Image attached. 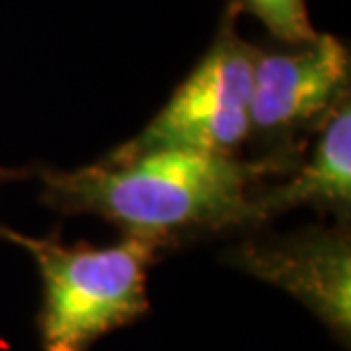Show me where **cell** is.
<instances>
[{"label":"cell","mask_w":351,"mask_h":351,"mask_svg":"<svg viewBox=\"0 0 351 351\" xmlns=\"http://www.w3.org/2000/svg\"><path fill=\"white\" fill-rule=\"evenodd\" d=\"M290 171L269 158L149 151L34 176L51 210L101 217L123 235L156 240L167 249L199 235L254 230L251 196Z\"/></svg>","instance_id":"cell-1"},{"label":"cell","mask_w":351,"mask_h":351,"mask_svg":"<svg viewBox=\"0 0 351 351\" xmlns=\"http://www.w3.org/2000/svg\"><path fill=\"white\" fill-rule=\"evenodd\" d=\"M0 237L27 251L39 269L37 326L44 351H89L103 335L149 311V269L165 251L156 240L123 235L112 247H69L5 223Z\"/></svg>","instance_id":"cell-2"},{"label":"cell","mask_w":351,"mask_h":351,"mask_svg":"<svg viewBox=\"0 0 351 351\" xmlns=\"http://www.w3.org/2000/svg\"><path fill=\"white\" fill-rule=\"evenodd\" d=\"M240 10L228 3L213 44L156 117L108 153L130 158L149 151L240 156L249 142V101L256 48L237 30Z\"/></svg>","instance_id":"cell-3"},{"label":"cell","mask_w":351,"mask_h":351,"mask_svg":"<svg viewBox=\"0 0 351 351\" xmlns=\"http://www.w3.org/2000/svg\"><path fill=\"white\" fill-rule=\"evenodd\" d=\"M351 96V53L335 34L301 46L256 48L249 142L256 158L297 167L326 117Z\"/></svg>","instance_id":"cell-4"},{"label":"cell","mask_w":351,"mask_h":351,"mask_svg":"<svg viewBox=\"0 0 351 351\" xmlns=\"http://www.w3.org/2000/svg\"><path fill=\"white\" fill-rule=\"evenodd\" d=\"M223 263L287 292L340 345H351L349 223H315L280 235H247L223 254Z\"/></svg>","instance_id":"cell-5"},{"label":"cell","mask_w":351,"mask_h":351,"mask_svg":"<svg viewBox=\"0 0 351 351\" xmlns=\"http://www.w3.org/2000/svg\"><path fill=\"white\" fill-rule=\"evenodd\" d=\"M299 208L317 210L335 223L351 219V96L315 132L311 151L285 180L261 185L251 196L254 230Z\"/></svg>","instance_id":"cell-6"},{"label":"cell","mask_w":351,"mask_h":351,"mask_svg":"<svg viewBox=\"0 0 351 351\" xmlns=\"http://www.w3.org/2000/svg\"><path fill=\"white\" fill-rule=\"evenodd\" d=\"M240 12H249L283 46H301L317 37L306 0H230Z\"/></svg>","instance_id":"cell-7"},{"label":"cell","mask_w":351,"mask_h":351,"mask_svg":"<svg viewBox=\"0 0 351 351\" xmlns=\"http://www.w3.org/2000/svg\"><path fill=\"white\" fill-rule=\"evenodd\" d=\"M37 173V169H30V167H23V169H12V167H0V187L7 185V182H16V180H25L30 176Z\"/></svg>","instance_id":"cell-8"},{"label":"cell","mask_w":351,"mask_h":351,"mask_svg":"<svg viewBox=\"0 0 351 351\" xmlns=\"http://www.w3.org/2000/svg\"><path fill=\"white\" fill-rule=\"evenodd\" d=\"M0 228H3V223H0Z\"/></svg>","instance_id":"cell-9"}]
</instances>
